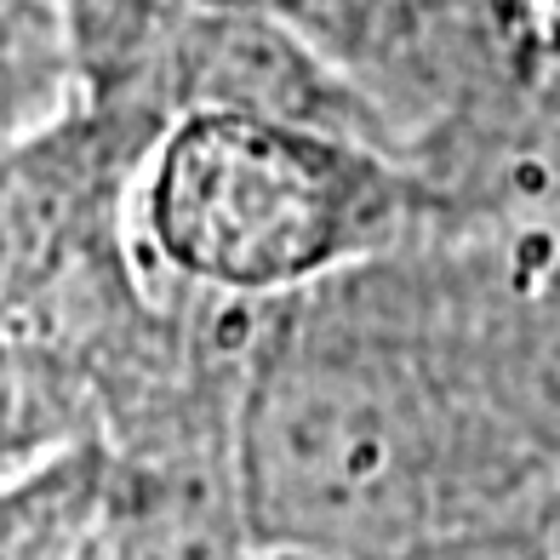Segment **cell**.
I'll return each instance as SVG.
<instances>
[{"label":"cell","instance_id":"2","mask_svg":"<svg viewBox=\"0 0 560 560\" xmlns=\"http://www.w3.org/2000/svg\"><path fill=\"white\" fill-rule=\"evenodd\" d=\"M35 58H30V7L0 0V120H12L35 92ZM7 132V126H0Z\"/></svg>","mask_w":560,"mask_h":560},{"label":"cell","instance_id":"1","mask_svg":"<svg viewBox=\"0 0 560 560\" xmlns=\"http://www.w3.org/2000/svg\"><path fill=\"white\" fill-rule=\"evenodd\" d=\"M377 172L332 126L207 109L149 177V229L166 258L223 287H287L366 235Z\"/></svg>","mask_w":560,"mask_h":560}]
</instances>
